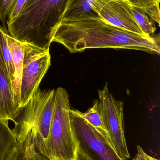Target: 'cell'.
I'll return each mask as SVG.
<instances>
[{"label":"cell","instance_id":"obj_2","mask_svg":"<svg viewBox=\"0 0 160 160\" xmlns=\"http://www.w3.org/2000/svg\"><path fill=\"white\" fill-rule=\"evenodd\" d=\"M67 0H27L16 19L8 24L16 40L49 50Z\"/></svg>","mask_w":160,"mask_h":160},{"label":"cell","instance_id":"obj_7","mask_svg":"<svg viewBox=\"0 0 160 160\" xmlns=\"http://www.w3.org/2000/svg\"><path fill=\"white\" fill-rule=\"evenodd\" d=\"M100 106L109 140L119 157L128 160L130 155L125 136L123 102L116 100L109 91L108 84L98 90Z\"/></svg>","mask_w":160,"mask_h":160},{"label":"cell","instance_id":"obj_20","mask_svg":"<svg viewBox=\"0 0 160 160\" xmlns=\"http://www.w3.org/2000/svg\"><path fill=\"white\" fill-rule=\"evenodd\" d=\"M137 153L133 160H160L146 153L141 146H137Z\"/></svg>","mask_w":160,"mask_h":160},{"label":"cell","instance_id":"obj_16","mask_svg":"<svg viewBox=\"0 0 160 160\" xmlns=\"http://www.w3.org/2000/svg\"><path fill=\"white\" fill-rule=\"evenodd\" d=\"M127 5L131 13L146 35L152 37V35H154L156 31L155 22L145 13L132 5L128 1Z\"/></svg>","mask_w":160,"mask_h":160},{"label":"cell","instance_id":"obj_8","mask_svg":"<svg viewBox=\"0 0 160 160\" xmlns=\"http://www.w3.org/2000/svg\"><path fill=\"white\" fill-rule=\"evenodd\" d=\"M91 6L101 18L110 24L137 35L149 37L132 15L126 0H92Z\"/></svg>","mask_w":160,"mask_h":160},{"label":"cell","instance_id":"obj_13","mask_svg":"<svg viewBox=\"0 0 160 160\" xmlns=\"http://www.w3.org/2000/svg\"><path fill=\"white\" fill-rule=\"evenodd\" d=\"M8 44L11 52L16 73L17 89L20 97L21 82L22 71L23 55V43L16 40L9 35H6Z\"/></svg>","mask_w":160,"mask_h":160},{"label":"cell","instance_id":"obj_6","mask_svg":"<svg viewBox=\"0 0 160 160\" xmlns=\"http://www.w3.org/2000/svg\"><path fill=\"white\" fill-rule=\"evenodd\" d=\"M51 65L49 50L23 43L19 108L23 107L39 86Z\"/></svg>","mask_w":160,"mask_h":160},{"label":"cell","instance_id":"obj_1","mask_svg":"<svg viewBox=\"0 0 160 160\" xmlns=\"http://www.w3.org/2000/svg\"><path fill=\"white\" fill-rule=\"evenodd\" d=\"M53 42L62 44L70 53L92 48L135 50L158 55L160 52L159 44L154 38L129 32L100 17L61 22Z\"/></svg>","mask_w":160,"mask_h":160},{"label":"cell","instance_id":"obj_5","mask_svg":"<svg viewBox=\"0 0 160 160\" xmlns=\"http://www.w3.org/2000/svg\"><path fill=\"white\" fill-rule=\"evenodd\" d=\"M70 112L77 142V160H123L116 152L106 133L91 126L76 110L70 109Z\"/></svg>","mask_w":160,"mask_h":160},{"label":"cell","instance_id":"obj_12","mask_svg":"<svg viewBox=\"0 0 160 160\" xmlns=\"http://www.w3.org/2000/svg\"><path fill=\"white\" fill-rule=\"evenodd\" d=\"M7 33V31L0 25V50L9 75L14 102L16 106L20 109V97L17 89L15 67L11 52L8 44Z\"/></svg>","mask_w":160,"mask_h":160},{"label":"cell","instance_id":"obj_15","mask_svg":"<svg viewBox=\"0 0 160 160\" xmlns=\"http://www.w3.org/2000/svg\"><path fill=\"white\" fill-rule=\"evenodd\" d=\"M76 111L91 126L108 135L98 100L95 101L92 107L85 112H82L78 110Z\"/></svg>","mask_w":160,"mask_h":160},{"label":"cell","instance_id":"obj_11","mask_svg":"<svg viewBox=\"0 0 160 160\" xmlns=\"http://www.w3.org/2000/svg\"><path fill=\"white\" fill-rule=\"evenodd\" d=\"M92 0H67L61 22L89 17H99L92 8Z\"/></svg>","mask_w":160,"mask_h":160},{"label":"cell","instance_id":"obj_18","mask_svg":"<svg viewBox=\"0 0 160 160\" xmlns=\"http://www.w3.org/2000/svg\"><path fill=\"white\" fill-rule=\"evenodd\" d=\"M15 0H0V20L6 30L7 21L8 13Z\"/></svg>","mask_w":160,"mask_h":160},{"label":"cell","instance_id":"obj_4","mask_svg":"<svg viewBox=\"0 0 160 160\" xmlns=\"http://www.w3.org/2000/svg\"><path fill=\"white\" fill-rule=\"evenodd\" d=\"M55 89L38 90L20 108L14 128H32L33 142L37 151L44 156L45 147L52 121Z\"/></svg>","mask_w":160,"mask_h":160},{"label":"cell","instance_id":"obj_10","mask_svg":"<svg viewBox=\"0 0 160 160\" xmlns=\"http://www.w3.org/2000/svg\"><path fill=\"white\" fill-rule=\"evenodd\" d=\"M5 160H48L39 153L33 142L32 129L28 131L24 141H17Z\"/></svg>","mask_w":160,"mask_h":160},{"label":"cell","instance_id":"obj_19","mask_svg":"<svg viewBox=\"0 0 160 160\" xmlns=\"http://www.w3.org/2000/svg\"><path fill=\"white\" fill-rule=\"evenodd\" d=\"M27 0H15L8 13L7 25L14 21L22 10Z\"/></svg>","mask_w":160,"mask_h":160},{"label":"cell","instance_id":"obj_3","mask_svg":"<svg viewBox=\"0 0 160 160\" xmlns=\"http://www.w3.org/2000/svg\"><path fill=\"white\" fill-rule=\"evenodd\" d=\"M70 107L67 91L55 90L54 112L44 156L48 160H77V145L70 120Z\"/></svg>","mask_w":160,"mask_h":160},{"label":"cell","instance_id":"obj_14","mask_svg":"<svg viewBox=\"0 0 160 160\" xmlns=\"http://www.w3.org/2000/svg\"><path fill=\"white\" fill-rule=\"evenodd\" d=\"M17 143L15 135L8 126V121L0 118V160H5Z\"/></svg>","mask_w":160,"mask_h":160},{"label":"cell","instance_id":"obj_9","mask_svg":"<svg viewBox=\"0 0 160 160\" xmlns=\"http://www.w3.org/2000/svg\"><path fill=\"white\" fill-rule=\"evenodd\" d=\"M19 111L14 102L9 75L0 50V118L15 123Z\"/></svg>","mask_w":160,"mask_h":160},{"label":"cell","instance_id":"obj_17","mask_svg":"<svg viewBox=\"0 0 160 160\" xmlns=\"http://www.w3.org/2000/svg\"><path fill=\"white\" fill-rule=\"evenodd\" d=\"M132 5L145 13L160 26V0H126Z\"/></svg>","mask_w":160,"mask_h":160}]
</instances>
